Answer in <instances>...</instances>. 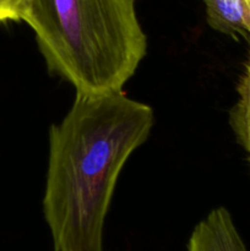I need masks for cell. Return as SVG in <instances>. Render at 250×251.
Listing matches in <instances>:
<instances>
[{
    "mask_svg": "<svg viewBox=\"0 0 250 251\" xmlns=\"http://www.w3.org/2000/svg\"><path fill=\"white\" fill-rule=\"evenodd\" d=\"M154 124L150 105L124 91L76 93L49 130L43 215L55 251H103V229L118 178Z\"/></svg>",
    "mask_w": 250,
    "mask_h": 251,
    "instance_id": "1",
    "label": "cell"
},
{
    "mask_svg": "<svg viewBox=\"0 0 250 251\" xmlns=\"http://www.w3.org/2000/svg\"><path fill=\"white\" fill-rule=\"evenodd\" d=\"M22 21L76 93L120 92L147 53L135 0H28Z\"/></svg>",
    "mask_w": 250,
    "mask_h": 251,
    "instance_id": "2",
    "label": "cell"
},
{
    "mask_svg": "<svg viewBox=\"0 0 250 251\" xmlns=\"http://www.w3.org/2000/svg\"><path fill=\"white\" fill-rule=\"evenodd\" d=\"M188 251H248L233 222L232 215L223 206L211 211L191 232Z\"/></svg>",
    "mask_w": 250,
    "mask_h": 251,
    "instance_id": "3",
    "label": "cell"
},
{
    "mask_svg": "<svg viewBox=\"0 0 250 251\" xmlns=\"http://www.w3.org/2000/svg\"><path fill=\"white\" fill-rule=\"evenodd\" d=\"M202 2L211 28L250 41V0H202Z\"/></svg>",
    "mask_w": 250,
    "mask_h": 251,
    "instance_id": "4",
    "label": "cell"
},
{
    "mask_svg": "<svg viewBox=\"0 0 250 251\" xmlns=\"http://www.w3.org/2000/svg\"><path fill=\"white\" fill-rule=\"evenodd\" d=\"M237 92L238 100L230 110V126L250 159V49L244 71L238 82Z\"/></svg>",
    "mask_w": 250,
    "mask_h": 251,
    "instance_id": "5",
    "label": "cell"
},
{
    "mask_svg": "<svg viewBox=\"0 0 250 251\" xmlns=\"http://www.w3.org/2000/svg\"><path fill=\"white\" fill-rule=\"evenodd\" d=\"M28 0H0V24L22 21Z\"/></svg>",
    "mask_w": 250,
    "mask_h": 251,
    "instance_id": "6",
    "label": "cell"
}]
</instances>
